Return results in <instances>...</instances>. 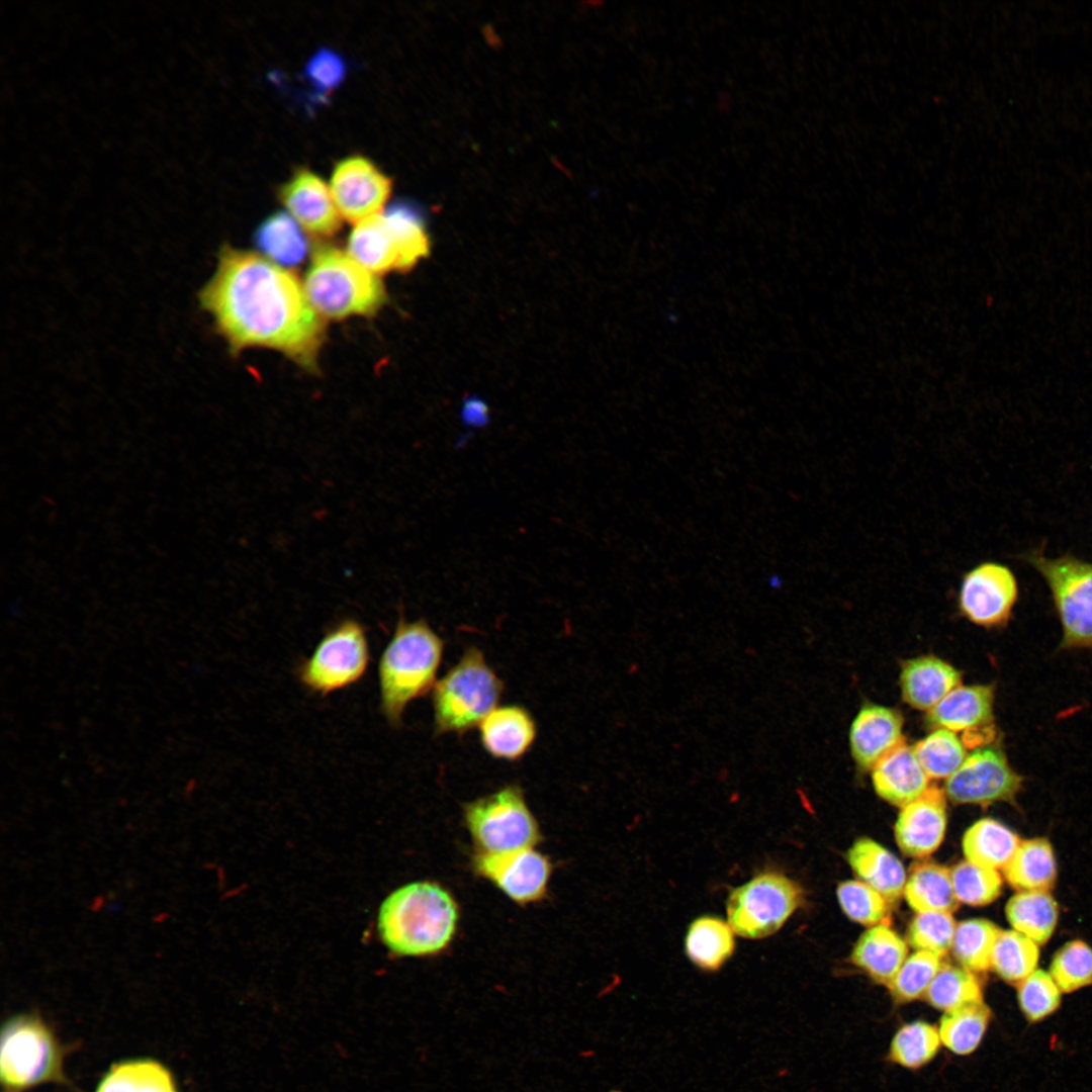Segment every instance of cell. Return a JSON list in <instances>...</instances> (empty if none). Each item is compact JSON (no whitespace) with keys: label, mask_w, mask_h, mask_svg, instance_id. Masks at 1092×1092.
<instances>
[{"label":"cell","mask_w":1092,"mask_h":1092,"mask_svg":"<svg viewBox=\"0 0 1092 1092\" xmlns=\"http://www.w3.org/2000/svg\"><path fill=\"white\" fill-rule=\"evenodd\" d=\"M1018 597L1013 572L997 562H983L963 576L959 609L972 623L985 627L1005 626Z\"/></svg>","instance_id":"obj_12"},{"label":"cell","mask_w":1092,"mask_h":1092,"mask_svg":"<svg viewBox=\"0 0 1092 1092\" xmlns=\"http://www.w3.org/2000/svg\"><path fill=\"white\" fill-rule=\"evenodd\" d=\"M198 301L233 355L251 347L270 348L305 370H316L324 317L296 276L263 255L222 246Z\"/></svg>","instance_id":"obj_1"},{"label":"cell","mask_w":1092,"mask_h":1092,"mask_svg":"<svg viewBox=\"0 0 1092 1092\" xmlns=\"http://www.w3.org/2000/svg\"><path fill=\"white\" fill-rule=\"evenodd\" d=\"M1023 778L994 745L976 748L945 782L944 794L953 804L988 807L997 802L1014 804Z\"/></svg>","instance_id":"obj_11"},{"label":"cell","mask_w":1092,"mask_h":1092,"mask_svg":"<svg viewBox=\"0 0 1092 1092\" xmlns=\"http://www.w3.org/2000/svg\"><path fill=\"white\" fill-rule=\"evenodd\" d=\"M990 1020L991 1010L984 1001L944 1012L938 1025L941 1043L956 1055H970L983 1040Z\"/></svg>","instance_id":"obj_32"},{"label":"cell","mask_w":1092,"mask_h":1092,"mask_svg":"<svg viewBox=\"0 0 1092 1092\" xmlns=\"http://www.w3.org/2000/svg\"><path fill=\"white\" fill-rule=\"evenodd\" d=\"M956 927L951 913H917L908 927V941L916 950L932 952L941 959L951 949Z\"/></svg>","instance_id":"obj_43"},{"label":"cell","mask_w":1092,"mask_h":1092,"mask_svg":"<svg viewBox=\"0 0 1092 1092\" xmlns=\"http://www.w3.org/2000/svg\"><path fill=\"white\" fill-rule=\"evenodd\" d=\"M1063 993L1092 985V948L1083 940L1066 942L1054 954L1050 972Z\"/></svg>","instance_id":"obj_39"},{"label":"cell","mask_w":1092,"mask_h":1092,"mask_svg":"<svg viewBox=\"0 0 1092 1092\" xmlns=\"http://www.w3.org/2000/svg\"><path fill=\"white\" fill-rule=\"evenodd\" d=\"M458 907L451 894L433 882H415L391 892L377 914L382 943L394 954L425 957L444 950L457 926Z\"/></svg>","instance_id":"obj_2"},{"label":"cell","mask_w":1092,"mask_h":1092,"mask_svg":"<svg viewBox=\"0 0 1092 1092\" xmlns=\"http://www.w3.org/2000/svg\"><path fill=\"white\" fill-rule=\"evenodd\" d=\"M685 949L690 961L699 969L718 971L734 952V931L728 922L717 916H701L688 928Z\"/></svg>","instance_id":"obj_28"},{"label":"cell","mask_w":1092,"mask_h":1092,"mask_svg":"<svg viewBox=\"0 0 1092 1092\" xmlns=\"http://www.w3.org/2000/svg\"><path fill=\"white\" fill-rule=\"evenodd\" d=\"M1005 914L1013 930L1042 945L1055 932L1059 907L1049 892L1025 891L1008 900Z\"/></svg>","instance_id":"obj_29"},{"label":"cell","mask_w":1092,"mask_h":1092,"mask_svg":"<svg viewBox=\"0 0 1092 1092\" xmlns=\"http://www.w3.org/2000/svg\"><path fill=\"white\" fill-rule=\"evenodd\" d=\"M836 895L842 911L854 922L873 927L884 924L889 917L890 903L861 881L840 883Z\"/></svg>","instance_id":"obj_41"},{"label":"cell","mask_w":1092,"mask_h":1092,"mask_svg":"<svg viewBox=\"0 0 1092 1092\" xmlns=\"http://www.w3.org/2000/svg\"><path fill=\"white\" fill-rule=\"evenodd\" d=\"M945 794L936 787L901 808L895 838L900 850L910 857H925L941 844L946 830Z\"/></svg>","instance_id":"obj_16"},{"label":"cell","mask_w":1092,"mask_h":1092,"mask_svg":"<svg viewBox=\"0 0 1092 1092\" xmlns=\"http://www.w3.org/2000/svg\"><path fill=\"white\" fill-rule=\"evenodd\" d=\"M288 213L309 234L329 237L341 228L330 187L308 169L297 170L279 189Z\"/></svg>","instance_id":"obj_15"},{"label":"cell","mask_w":1092,"mask_h":1092,"mask_svg":"<svg viewBox=\"0 0 1092 1092\" xmlns=\"http://www.w3.org/2000/svg\"><path fill=\"white\" fill-rule=\"evenodd\" d=\"M1003 874L1018 892H1049L1057 881V862L1051 842L1043 837L1020 841Z\"/></svg>","instance_id":"obj_25"},{"label":"cell","mask_w":1092,"mask_h":1092,"mask_svg":"<svg viewBox=\"0 0 1092 1092\" xmlns=\"http://www.w3.org/2000/svg\"><path fill=\"white\" fill-rule=\"evenodd\" d=\"M950 876L953 891L960 903L985 906L995 901L1001 894L1002 879L996 870L964 860L952 867Z\"/></svg>","instance_id":"obj_38"},{"label":"cell","mask_w":1092,"mask_h":1092,"mask_svg":"<svg viewBox=\"0 0 1092 1092\" xmlns=\"http://www.w3.org/2000/svg\"><path fill=\"white\" fill-rule=\"evenodd\" d=\"M1020 843L1018 835L993 818H982L965 832L962 848L966 860L975 864L1004 869Z\"/></svg>","instance_id":"obj_27"},{"label":"cell","mask_w":1092,"mask_h":1092,"mask_svg":"<svg viewBox=\"0 0 1092 1092\" xmlns=\"http://www.w3.org/2000/svg\"><path fill=\"white\" fill-rule=\"evenodd\" d=\"M907 952L904 939L887 924H879L860 935L852 949L851 962L874 981L888 986L907 959Z\"/></svg>","instance_id":"obj_23"},{"label":"cell","mask_w":1092,"mask_h":1092,"mask_svg":"<svg viewBox=\"0 0 1092 1092\" xmlns=\"http://www.w3.org/2000/svg\"><path fill=\"white\" fill-rule=\"evenodd\" d=\"M303 229L289 214L278 211L268 216L255 233L261 255L279 266L300 264L309 251Z\"/></svg>","instance_id":"obj_30"},{"label":"cell","mask_w":1092,"mask_h":1092,"mask_svg":"<svg viewBox=\"0 0 1092 1092\" xmlns=\"http://www.w3.org/2000/svg\"><path fill=\"white\" fill-rule=\"evenodd\" d=\"M905 899L917 913H952L959 908L950 870L931 861L912 867L904 888Z\"/></svg>","instance_id":"obj_26"},{"label":"cell","mask_w":1092,"mask_h":1092,"mask_svg":"<svg viewBox=\"0 0 1092 1092\" xmlns=\"http://www.w3.org/2000/svg\"><path fill=\"white\" fill-rule=\"evenodd\" d=\"M473 867L479 876L522 905L544 896L551 873L548 858L533 848L503 853L478 851Z\"/></svg>","instance_id":"obj_13"},{"label":"cell","mask_w":1092,"mask_h":1092,"mask_svg":"<svg viewBox=\"0 0 1092 1092\" xmlns=\"http://www.w3.org/2000/svg\"><path fill=\"white\" fill-rule=\"evenodd\" d=\"M1023 558L1044 578L1059 616L1062 649H1092V563L1066 554L1046 557L1041 550Z\"/></svg>","instance_id":"obj_8"},{"label":"cell","mask_w":1092,"mask_h":1092,"mask_svg":"<svg viewBox=\"0 0 1092 1092\" xmlns=\"http://www.w3.org/2000/svg\"><path fill=\"white\" fill-rule=\"evenodd\" d=\"M928 776L918 761L913 747L905 740L887 753L872 768L876 793L888 803L904 807L928 789Z\"/></svg>","instance_id":"obj_20"},{"label":"cell","mask_w":1092,"mask_h":1092,"mask_svg":"<svg viewBox=\"0 0 1092 1092\" xmlns=\"http://www.w3.org/2000/svg\"><path fill=\"white\" fill-rule=\"evenodd\" d=\"M463 816L479 852L533 848L541 839L538 822L519 785H506L466 803Z\"/></svg>","instance_id":"obj_7"},{"label":"cell","mask_w":1092,"mask_h":1092,"mask_svg":"<svg viewBox=\"0 0 1092 1092\" xmlns=\"http://www.w3.org/2000/svg\"><path fill=\"white\" fill-rule=\"evenodd\" d=\"M1001 929L992 921L974 918L957 924L951 950L961 966L973 973L990 969L995 941Z\"/></svg>","instance_id":"obj_36"},{"label":"cell","mask_w":1092,"mask_h":1092,"mask_svg":"<svg viewBox=\"0 0 1092 1092\" xmlns=\"http://www.w3.org/2000/svg\"><path fill=\"white\" fill-rule=\"evenodd\" d=\"M96 1092H177L171 1073L150 1059L114 1064L100 1081Z\"/></svg>","instance_id":"obj_31"},{"label":"cell","mask_w":1092,"mask_h":1092,"mask_svg":"<svg viewBox=\"0 0 1092 1092\" xmlns=\"http://www.w3.org/2000/svg\"><path fill=\"white\" fill-rule=\"evenodd\" d=\"M1062 991L1049 972L1035 970L1017 985V1000L1025 1019L1039 1022L1061 1005Z\"/></svg>","instance_id":"obj_42"},{"label":"cell","mask_w":1092,"mask_h":1092,"mask_svg":"<svg viewBox=\"0 0 1092 1092\" xmlns=\"http://www.w3.org/2000/svg\"><path fill=\"white\" fill-rule=\"evenodd\" d=\"M803 900L799 884L782 873L765 871L729 893L728 923L742 937L764 938L780 930Z\"/></svg>","instance_id":"obj_10"},{"label":"cell","mask_w":1092,"mask_h":1092,"mask_svg":"<svg viewBox=\"0 0 1092 1092\" xmlns=\"http://www.w3.org/2000/svg\"><path fill=\"white\" fill-rule=\"evenodd\" d=\"M303 287L318 314L333 320L373 315L386 300L376 274L333 247L314 253Z\"/></svg>","instance_id":"obj_5"},{"label":"cell","mask_w":1092,"mask_h":1092,"mask_svg":"<svg viewBox=\"0 0 1092 1092\" xmlns=\"http://www.w3.org/2000/svg\"><path fill=\"white\" fill-rule=\"evenodd\" d=\"M924 998L935 1009L947 1012L982 1002L983 992L975 973L963 967L941 964Z\"/></svg>","instance_id":"obj_34"},{"label":"cell","mask_w":1092,"mask_h":1092,"mask_svg":"<svg viewBox=\"0 0 1092 1092\" xmlns=\"http://www.w3.org/2000/svg\"><path fill=\"white\" fill-rule=\"evenodd\" d=\"M444 641L424 619H398L378 662L380 711L397 728L411 702L433 691Z\"/></svg>","instance_id":"obj_3"},{"label":"cell","mask_w":1092,"mask_h":1092,"mask_svg":"<svg viewBox=\"0 0 1092 1092\" xmlns=\"http://www.w3.org/2000/svg\"><path fill=\"white\" fill-rule=\"evenodd\" d=\"M1038 945L1015 930H1001L993 947L990 968L1005 982L1017 986L1036 970Z\"/></svg>","instance_id":"obj_33"},{"label":"cell","mask_w":1092,"mask_h":1092,"mask_svg":"<svg viewBox=\"0 0 1092 1092\" xmlns=\"http://www.w3.org/2000/svg\"><path fill=\"white\" fill-rule=\"evenodd\" d=\"M63 1049L34 1014L8 1019L1 1031L0 1077L15 1092L48 1082H65Z\"/></svg>","instance_id":"obj_6"},{"label":"cell","mask_w":1092,"mask_h":1092,"mask_svg":"<svg viewBox=\"0 0 1092 1092\" xmlns=\"http://www.w3.org/2000/svg\"><path fill=\"white\" fill-rule=\"evenodd\" d=\"M479 740L491 757L507 761L521 759L533 746L537 725L521 705L494 708L479 724Z\"/></svg>","instance_id":"obj_18"},{"label":"cell","mask_w":1092,"mask_h":1092,"mask_svg":"<svg viewBox=\"0 0 1092 1092\" xmlns=\"http://www.w3.org/2000/svg\"><path fill=\"white\" fill-rule=\"evenodd\" d=\"M903 717L893 708L866 704L858 711L849 731L851 756L858 769L872 770L887 753L904 741Z\"/></svg>","instance_id":"obj_17"},{"label":"cell","mask_w":1092,"mask_h":1092,"mask_svg":"<svg viewBox=\"0 0 1092 1092\" xmlns=\"http://www.w3.org/2000/svg\"><path fill=\"white\" fill-rule=\"evenodd\" d=\"M390 188L389 178L373 162L358 155L338 162L330 182L341 216L355 222L379 213Z\"/></svg>","instance_id":"obj_14"},{"label":"cell","mask_w":1092,"mask_h":1092,"mask_svg":"<svg viewBox=\"0 0 1092 1092\" xmlns=\"http://www.w3.org/2000/svg\"><path fill=\"white\" fill-rule=\"evenodd\" d=\"M383 213L397 243L399 269L412 267L428 251V240L421 218L403 204L392 205Z\"/></svg>","instance_id":"obj_44"},{"label":"cell","mask_w":1092,"mask_h":1092,"mask_svg":"<svg viewBox=\"0 0 1092 1092\" xmlns=\"http://www.w3.org/2000/svg\"><path fill=\"white\" fill-rule=\"evenodd\" d=\"M928 778L948 779L968 756L965 744L954 732L935 729L913 746Z\"/></svg>","instance_id":"obj_37"},{"label":"cell","mask_w":1092,"mask_h":1092,"mask_svg":"<svg viewBox=\"0 0 1092 1092\" xmlns=\"http://www.w3.org/2000/svg\"><path fill=\"white\" fill-rule=\"evenodd\" d=\"M940 967L939 957L932 952L916 950L905 960L887 986L893 999L898 1003H909L924 997Z\"/></svg>","instance_id":"obj_40"},{"label":"cell","mask_w":1092,"mask_h":1092,"mask_svg":"<svg viewBox=\"0 0 1092 1092\" xmlns=\"http://www.w3.org/2000/svg\"><path fill=\"white\" fill-rule=\"evenodd\" d=\"M847 860L859 881L878 891L889 903L897 902L907 880L900 859L877 841L861 837L847 851Z\"/></svg>","instance_id":"obj_22"},{"label":"cell","mask_w":1092,"mask_h":1092,"mask_svg":"<svg viewBox=\"0 0 1092 1092\" xmlns=\"http://www.w3.org/2000/svg\"><path fill=\"white\" fill-rule=\"evenodd\" d=\"M993 685L958 687L928 711L926 721L935 729L966 733L994 727Z\"/></svg>","instance_id":"obj_19"},{"label":"cell","mask_w":1092,"mask_h":1092,"mask_svg":"<svg viewBox=\"0 0 1092 1092\" xmlns=\"http://www.w3.org/2000/svg\"><path fill=\"white\" fill-rule=\"evenodd\" d=\"M505 685L483 652L467 647L432 691L434 733L463 735L478 727L494 709Z\"/></svg>","instance_id":"obj_4"},{"label":"cell","mask_w":1092,"mask_h":1092,"mask_svg":"<svg viewBox=\"0 0 1092 1092\" xmlns=\"http://www.w3.org/2000/svg\"><path fill=\"white\" fill-rule=\"evenodd\" d=\"M961 680L958 669L931 655L904 661L900 672L903 700L912 708L927 712L960 687Z\"/></svg>","instance_id":"obj_21"},{"label":"cell","mask_w":1092,"mask_h":1092,"mask_svg":"<svg viewBox=\"0 0 1092 1092\" xmlns=\"http://www.w3.org/2000/svg\"><path fill=\"white\" fill-rule=\"evenodd\" d=\"M348 254L373 273L399 269V251L384 213L358 222L348 240Z\"/></svg>","instance_id":"obj_24"},{"label":"cell","mask_w":1092,"mask_h":1092,"mask_svg":"<svg viewBox=\"0 0 1092 1092\" xmlns=\"http://www.w3.org/2000/svg\"><path fill=\"white\" fill-rule=\"evenodd\" d=\"M305 73L315 89L330 90L344 77L345 63L336 52L321 49L308 60Z\"/></svg>","instance_id":"obj_45"},{"label":"cell","mask_w":1092,"mask_h":1092,"mask_svg":"<svg viewBox=\"0 0 1092 1092\" xmlns=\"http://www.w3.org/2000/svg\"><path fill=\"white\" fill-rule=\"evenodd\" d=\"M941 1044L938 1027L924 1020L911 1021L894 1034L889 1059L903 1068L919 1069L936 1057Z\"/></svg>","instance_id":"obj_35"},{"label":"cell","mask_w":1092,"mask_h":1092,"mask_svg":"<svg viewBox=\"0 0 1092 1092\" xmlns=\"http://www.w3.org/2000/svg\"><path fill=\"white\" fill-rule=\"evenodd\" d=\"M369 661L366 630L360 622L348 618L325 633L295 672L303 688L326 697L358 682L366 673Z\"/></svg>","instance_id":"obj_9"}]
</instances>
